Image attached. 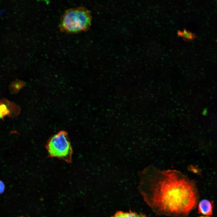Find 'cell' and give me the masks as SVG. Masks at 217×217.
Returning <instances> with one entry per match:
<instances>
[{"instance_id": "obj_6", "label": "cell", "mask_w": 217, "mask_h": 217, "mask_svg": "<svg viewBox=\"0 0 217 217\" xmlns=\"http://www.w3.org/2000/svg\"><path fill=\"white\" fill-rule=\"evenodd\" d=\"M111 217H147V215L143 213H138L130 211L129 212H118Z\"/></svg>"}, {"instance_id": "obj_13", "label": "cell", "mask_w": 217, "mask_h": 217, "mask_svg": "<svg viewBox=\"0 0 217 217\" xmlns=\"http://www.w3.org/2000/svg\"><path fill=\"white\" fill-rule=\"evenodd\" d=\"M24 217L21 216V217Z\"/></svg>"}, {"instance_id": "obj_10", "label": "cell", "mask_w": 217, "mask_h": 217, "mask_svg": "<svg viewBox=\"0 0 217 217\" xmlns=\"http://www.w3.org/2000/svg\"><path fill=\"white\" fill-rule=\"evenodd\" d=\"M189 169L190 171L198 175H200L201 172V170L197 166L191 165L189 167Z\"/></svg>"}, {"instance_id": "obj_4", "label": "cell", "mask_w": 217, "mask_h": 217, "mask_svg": "<svg viewBox=\"0 0 217 217\" xmlns=\"http://www.w3.org/2000/svg\"><path fill=\"white\" fill-rule=\"evenodd\" d=\"M198 212L199 213L206 215L212 214V204L210 201L206 199L201 200L198 204Z\"/></svg>"}, {"instance_id": "obj_7", "label": "cell", "mask_w": 217, "mask_h": 217, "mask_svg": "<svg viewBox=\"0 0 217 217\" xmlns=\"http://www.w3.org/2000/svg\"><path fill=\"white\" fill-rule=\"evenodd\" d=\"M24 85L23 82L16 80L10 83L9 86V92L12 94H16Z\"/></svg>"}, {"instance_id": "obj_2", "label": "cell", "mask_w": 217, "mask_h": 217, "mask_svg": "<svg viewBox=\"0 0 217 217\" xmlns=\"http://www.w3.org/2000/svg\"><path fill=\"white\" fill-rule=\"evenodd\" d=\"M91 20L90 13L86 8H71L66 10L61 17L59 27L63 32L77 33L88 29Z\"/></svg>"}, {"instance_id": "obj_5", "label": "cell", "mask_w": 217, "mask_h": 217, "mask_svg": "<svg viewBox=\"0 0 217 217\" xmlns=\"http://www.w3.org/2000/svg\"><path fill=\"white\" fill-rule=\"evenodd\" d=\"M5 100L9 112L8 116L13 118L18 115L20 112L19 107L14 103L9 102L5 99Z\"/></svg>"}, {"instance_id": "obj_1", "label": "cell", "mask_w": 217, "mask_h": 217, "mask_svg": "<svg viewBox=\"0 0 217 217\" xmlns=\"http://www.w3.org/2000/svg\"><path fill=\"white\" fill-rule=\"evenodd\" d=\"M140 189L144 200L159 215L186 217L196 207L198 193L195 181L176 170L153 165L141 173Z\"/></svg>"}, {"instance_id": "obj_8", "label": "cell", "mask_w": 217, "mask_h": 217, "mask_svg": "<svg viewBox=\"0 0 217 217\" xmlns=\"http://www.w3.org/2000/svg\"><path fill=\"white\" fill-rule=\"evenodd\" d=\"M9 114V112L5 99L0 100V119L4 118L5 116H8Z\"/></svg>"}, {"instance_id": "obj_12", "label": "cell", "mask_w": 217, "mask_h": 217, "mask_svg": "<svg viewBox=\"0 0 217 217\" xmlns=\"http://www.w3.org/2000/svg\"><path fill=\"white\" fill-rule=\"evenodd\" d=\"M199 217H210V216H199Z\"/></svg>"}, {"instance_id": "obj_3", "label": "cell", "mask_w": 217, "mask_h": 217, "mask_svg": "<svg viewBox=\"0 0 217 217\" xmlns=\"http://www.w3.org/2000/svg\"><path fill=\"white\" fill-rule=\"evenodd\" d=\"M49 156L63 160L67 163L71 162L72 149L67 133L61 131L51 137L46 146Z\"/></svg>"}, {"instance_id": "obj_11", "label": "cell", "mask_w": 217, "mask_h": 217, "mask_svg": "<svg viewBox=\"0 0 217 217\" xmlns=\"http://www.w3.org/2000/svg\"><path fill=\"white\" fill-rule=\"evenodd\" d=\"M5 185L4 182L0 180V194L2 193L5 190Z\"/></svg>"}, {"instance_id": "obj_9", "label": "cell", "mask_w": 217, "mask_h": 217, "mask_svg": "<svg viewBox=\"0 0 217 217\" xmlns=\"http://www.w3.org/2000/svg\"><path fill=\"white\" fill-rule=\"evenodd\" d=\"M178 36L187 40H192L195 37V36L194 34L185 30L183 31H178Z\"/></svg>"}]
</instances>
